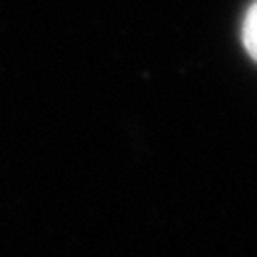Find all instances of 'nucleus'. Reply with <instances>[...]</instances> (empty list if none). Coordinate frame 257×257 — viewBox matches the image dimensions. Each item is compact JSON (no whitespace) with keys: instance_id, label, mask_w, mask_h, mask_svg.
<instances>
[{"instance_id":"f257e3e1","label":"nucleus","mask_w":257,"mask_h":257,"mask_svg":"<svg viewBox=\"0 0 257 257\" xmlns=\"http://www.w3.org/2000/svg\"><path fill=\"white\" fill-rule=\"evenodd\" d=\"M242 43H245V50L250 53V58L257 63V0L250 5L247 15H245V23H242Z\"/></svg>"}]
</instances>
